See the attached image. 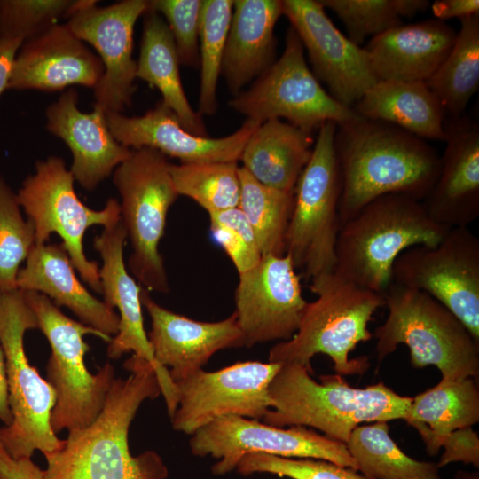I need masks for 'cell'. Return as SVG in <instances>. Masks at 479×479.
I'll use <instances>...</instances> for the list:
<instances>
[{"label":"cell","instance_id":"cell-3","mask_svg":"<svg viewBox=\"0 0 479 479\" xmlns=\"http://www.w3.org/2000/svg\"><path fill=\"white\" fill-rule=\"evenodd\" d=\"M310 374L298 364L280 365L269 386L271 406L263 423L311 427L346 444L364 422L404 420L412 399L382 382L354 388L339 374L320 376V382Z\"/></svg>","mask_w":479,"mask_h":479},{"label":"cell","instance_id":"cell-41","mask_svg":"<svg viewBox=\"0 0 479 479\" xmlns=\"http://www.w3.org/2000/svg\"><path fill=\"white\" fill-rule=\"evenodd\" d=\"M208 216L214 240L230 257L239 274L260 262L263 255L254 231L238 207Z\"/></svg>","mask_w":479,"mask_h":479},{"label":"cell","instance_id":"cell-5","mask_svg":"<svg viewBox=\"0 0 479 479\" xmlns=\"http://www.w3.org/2000/svg\"><path fill=\"white\" fill-rule=\"evenodd\" d=\"M310 288L316 300L307 303L294 335L271 349L268 362L298 364L312 373L311 358L325 354L332 359L337 374L363 373L370 365L367 357L350 359L349 355L359 342L373 338L368 324L384 305L383 295L334 271L311 279Z\"/></svg>","mask_w":479,"mask_h":479},{"label":"cell","instance_id":"cell-25","mask_svg":"<svg viewBox=\"0 0 479 479\" xmlns=\"http://www.w3.org/2000/svg\"><path fill=\"white\" fill-rule=\"evenodd\" d=\"M457 32L436 19L400 24L363 47L377 82H426L444 60Z\"/></svg>","mask_w":479,"mask_h":479},{"label":"cell","instance_id":"cell-17","mask_svg":"<svg viewBox=\"0 0 479 479\" xmlns=\"http://www.w3.org/2000/svg\"><path fill=\"white\" fill-rule=\"evenodd\" d=\"M307 303L291 258L263 255L255 266L239 274L235 291V313L244 346L290 340Z\"/></svg>","mask_w":479,"mask_h":479},{"label":"cell","instance_id":"cell-8","mask_svg":"<svg viewBox=\"0 0 479 479\" xmlns=\"http://www.w3.org/2000/svg\"><path fill=\"white\" fill-rule=\"evenodd\" d=\"M24 292L51 350L46 365L47 381L56 393L51 427L55 434L88 427L102 411L115 378L110 363L96 374L89 372L84 356L90 346L83 336L93 334L106 342L113 337L66 316L44 294Z\"/></svg>","mask_w":479,"mask_h":479},{"label":"cell","instance_id":"cell-7","mask_svg":"<svg viewBox=\"0 0 479 479\" xmlns=\"http://www.w3.org/2000/svg\"><path fill=\"white\" fill-rule=\"evenodd\" d=\"M38 329L35 311L21 289L0 290V344L6 364L12 420L0 428V444L15 459L38 450H57L62 440L51 427L56 393L30 365L24 349L27 330Z\"/></svg>","mask_w":479,"mask_h":479},{"label":"cell","instance_id":"cell-1","mask_svg":"<svg viewBox=\"0 0 479 479\" xmlns=\"http://www.w3.org/2000/svg\"><path fill=\"white\" fill-rule=\"evenodd\" d=\"M130 372L114 379L104 407L88 427L68 432L60 446L44 455L43 479H166L168 468L153 451L132 456L128 442L130 424L142 403L161 392L152 364L132 355Z\"/></svg>","mask_w":479,"mask_h":479},{"label":"cell","instance_id":"cell-4","mask_svg":"<svg viewBox=\"0 0 479 479\" xmlns=\"http://www.w3.org/2000/svg\"><path fill=\"white\" fill-rule=\"evenodd\" d=\"M450 229L435 222L420 200L399 193L381 195L342 224L334 272L382 294L392 284L393 264L404 251L434 247Z\"/></svg>","mask_w":479,"mask_h":479},{"label":"cell","instance_id":"cell-37","mask_svg":"<svg viewBox=\"0 0 479 479\" xmlns=\"http://www.w3.org/2000/svg\"><path fill=\"white\" fill-rule=\"evenodd\" d=\"M332 10L344 24L348 38L359 45L365 39L376 36L401 23L402 18H412L426 11L427 0H318Z\"/></svg>","mask_w":479,"mask_h":479},{"label":"cell","instance_id":"cell-45","mask_svg":"<svg viewBox=\"0 0 479 479\" xmlns=\"http://www.w3.org/2000/svg\"><path fill=\"white\" fill-rule=\"evenodd\" d=\"M430 5L434 16L441 21L479 14V0H436Z\"/></svg>","mask_w":479,"mask_h":479},{"label":"cell","instance_id":"cell-11","mask_svg":"<svg viewBox=\"0 0 479 479\" xmlns=\"http://www.w3.org/2000/svg\"><path fill=\"white\" fill-rule=\"evenodd\" d=\"M228 104L259 124L284 118L310 134L327 122L341 125L362 118L321 86L307 66L303 45L291 26L286 34L282 55Z\"/></svg>","mask_w":479,"mask_h":479},{"label":"cell","instance_id":"cell-35","mask_svg":"<svg viewBox=\"0 0 479 479\" xmlns=\"http://www.w3.org/2000/svg\"><path fill=\"white\" fill-rule=\"evenodd\" d=\"M169 171L178 195L191 198L208 214L239 206L237 161L170 164Z\"/></svg>","mask_w":479,"mask_h":479},{"label":"cell","instance_id":"cell-29","mask_svg":"<svg viewBox=\"0 0 479 479\" xmlns=\"http://www.w3.org/2000/svg\"><path fill=\"white\" fill-rule=\"evenodd\" d=\"M353 109L365 119L395 125L424 140L445 141V113L426 82H377Z\"/></svg>","mask_w":479,"mask_h":479},{"label":"cell","instance_id":"cell-13","mask_svg":"<svg viewBox=\"0 0 479 479\" xmlns=\"http://www.w3.org/2000/svg\"><path fill=\"white\" fill-rule=\"evenodd\" d=\"M392 283L431 295L479 342V238L468 227L451 228L434 247L404 251L393 264Z\"/></svg>","mask_w":479,"mask_h":479},{"label":"cell","instance_id":"cell-24","mask_svg":"<svg viewBox=\"0 0 479 479\" xmlns=\"http://www.w3.org/2000/svg\"><path fill=\"white\" fill-rule=\"evenodd\" d=\"M45 115L47 130L70 149V171L85 190H94L130 154L131 149L111 133L104 114L94 108L86 114L78 108L75 89L65 90L50 104Z\"/></svg>","mask_w":479,"mask_h":479},{"label":"cell","instance_id":"cell-22","mask_svg":"<svg viewBox=\"0 0 479 479\" xmlns=\"http://www.w3.org/2000/svg\"><path fill=\"white\" fill-rule=\"evenodd\" d=\"M436 181L421 204L437 224L468 227L479 216V125L463 114L444 123Z\"/></svg>","mask_w":479,"mask_h":479},{"label":"cell","instance_id":"cell-6","mask_svg":"<svg viewBox=\"0 0 479 479\" xmlns=\"http://www.w3.org/2000/svg\"><path fill=\"white\" fill-rule=\"evenodd\" d=\"M385 322L374 331L379 363L399 344L415 368L436 366L444 381L479 374V342L446 307L428 294L392 283L382 294Z\"/></svg>","mask_w":479,"mask_h":479},{"label":"cell","instance_id":"cell-39","mask_svg":"<svg viewBox=\"0 0 479 479\" xmlns=\"http://www.w3.org/2000/svg\"><path fill=\"white\" fill-rule=\"evenodd\" d=\"M83 0H0V35L25 43L68 19Z\"/></svg>","mask_w":479,"mask_h":479},{"label":"cell","instance_id":"cell-12","mask_svg":"<svg viewBox=\"0 0 479 479\" xmlns=\"http://www.w3.org/2000/svg\"><path fill=\"white\" fill-rule=\"evenodd\" d=\"M16 193L18 202L35 228V245L46 244L51 233L62 239L74 268L90 288L101 294L98 263L83 250V236L93 225L104 227L121 219L120 203L109 199L101 210L85 206L74 189L75 178L58 156L39 160Z\"/></svg>","mask_w":479,"mask_h":479},{"label":"cell","instance_id":"cell-46","mask_svg":"<svg viewBox=\"0 0 479 479\" xmlns=\"http://www.w3.org/2000/svg\"><path fill=\"white\" fill-rule=\"evenodd\" d=\"M22 43L20 40L0 35V96L8 90L15 57Z\"/></svg>","mask_w":479,"mask_h":479},{"label":"cell","instance_id":"cell-19","mask_svg":"<svg viewBox=\"0 0 479 479\" xmlns=\"http://www.w3.org/2000/svg\"><path fill=\"white\" fill-rule=\"evenodd\" d=\"M127 232L120 219L116 224L104 227L94 239V248L100 255L103 264L99 269L101 294L104 302L119 311L118 333L108 342L107 356L120 358L123 354L134 355L149 361L154 368L168 413L171 418L177 409L178 392L167 368L160 366L153 355L144 328L142 314V287L128 272L123 260Z\"/></svg>","mask_w":479,"mask_h":479},{"label":"cell","instance_id":"cell-16","mask_svg":"<svg viewBox=\"0 0 479 479\" xmlns=\"http://www.w3.org/2000/svg\"><path fill=\"white\" fill-rule=\"evenodd\" d=\"M83 0L66 23L80 40L98 53L104 73L94 88V109L106 116L121 114L131 104L137 61L132 58L137 20L148 9L146 0H122L99 7Z\"/></svg>","mask_w":479,"mask_h":479},{"label":"cell","instance_id":"cell-18","mask_svg":"<svg viewBox=\"0 0 479 479\" xmlns=\"http://www.w3.org/2000/svg\"><path fill=\"white\" fill-rule=\"evenodd\" d=\"M282 14L306 49L315 77L336 101L353 108L377 82L364 48L334 25L318 0H283Z\"/></svg>","mask_w":479,"mask_h":479},{"label":"cell","instance_id":"cell-28","mask_svg":"<svg viewBox=\"0 0 479 479\" xmlns=\"http://www.w3.org/2000/svg\"><path fill=\"white\" fill-rule=\"evenodd\" d=\"M313 145L312 134L279 119L269 120L249 137L240 161L261 184L294 192Z\"/></svg>","mask_w":479,"mask_h":479},{"label":"cell","instance_id":"cell-30","mask_svg":"<svg viewBox=\"0 0 479 479\" xmlns=\"http://www.w3.org/2000/svg\"><path fill=\"white\" fill-rule=\"evenodd\" d=\"M143 17L137 78L158 89L162 96L161 102L172 110L187 131L208 137L200 114L192 109L185 93L177 48L166 21L149 8Z\"/></svg>","mask_w":479,"mask_h":479},{"label":"cell","instance_id":"cell-34","mask_svg":"<svg viewBox=\"0 0 479 479\" xmlns=\"http://www.w3.org/2000/svg\"><path fill=\"white\" fill-rule=\"evenodd\" d=\"M240 196L238 208L255 235L262 255H286V235L294 195L264 185L240 167Z\"/></svg>","mask_w":479,"mask_h":479},{"label":"cell","instance_id":"cell-21","mask_svg":"<svg viewBox=\"0 0 479 479\" xmlns=\"http://www.w3.org/2000/svg\"><path fill=\"white\" fill-rule=\"evenodd\" d=\"M141 302L151 318L147 337L153 357L160 366L170 368L174 382L202 369L216 352L244 346L235 311L220 321H196L161 307L144 287Z\"/></svg>","mask_w":479,"mask_h":479},{"label":"cell","instance_id":"cell-31","mask_svg":"<svg viewBox=\"0 0 479 479\" xmlns=\"http://www.w3.org/2000/svg\"><path fill=\"white\" fill-rule=\"evenodd\" d=\"M404 420L418 431L428 454L436 455L449 434L479 421V390L475 379L441 380L412 397Z\"/></svg>","mask_w":479,"mask_h":479},{"label":"cell","instance_id":"cell-48","mask_svg":"<svg viewBox=\"0 0 479 479\" xmlns=\"http://www.w3.org/2000/svg\"><path fill=\"white\" fill-rule=\"evenodd\" d=\"M455 479H478L477 474H467L461 472L457 474Z\"/></svg>","mask_w":479,"mask_h":479},{"label":"cell","instance_id":"cell-15","mask_svg":"<svg viewBox=\"0 0 479 479\" xmlns=\"http://www.w3.org/2000/svg\"><path fill=\"white\" fill-rule=\"evenodd\" d=\"M279 368L277 363L237 362L215 372L200 369L175 382L173 428L192 436L222 417L263 420L271 406L269 386Z\"/></svg>","mask_w":479,"mask_h":479},{"label":"cell","instance_id":"cell-10","mask_svg":"<svg viewBox=\"0 0 479 479\" xmlns=\"http://www.w3.org/2000/svg\"><path fill=\"white\" fill-rule=\"evenodd\" d=\"M337 124L318 130L311 157L295 185L294 208L286 235V255L310 280L333 272L341 228L342 180L334 140Z\"/></svg>","mask_w":479,"mask_h":479},{"label":"cell","instance_id":"cell-23","mask_svg":"<svg viewBox=\"0 0 479 479\" xmlns=\"http://www.w3.org/2000/svg\"><path fill=\"white\" fill-rule=\"evenodd\" d=\"M103 64L65 24H56L25 42L14 60L8 90H62L72 85L95 88Z\"/></svg>","mask_w":479,"mask_h":479},{"label":"cell","instance_id":"cell-38","mask_svg":"<svg viewBox=\"0 0 479 479\" xmlns=\"http://www.w3.org/2000/svg\"><path fill=\"white\" fill-rule=\"evenodd\" d=\"M34 246V225L23 218L16 193L0 174V290L17 288L20 263Z\"/></svg>","mask_w":479,"mask_h":479},{"label":"cell","instance_id":"cell-36","mask_svg":"<svg viewBox=\"0 0 479 479\" xmlns=\"http://www.w3.org/2000/svg\"><path fill=\"white\" fill-rule=\"evenodd\" d=\"M233 11V0H202L199 45L200 90L199 114L217 110L216 90Z\"/></svg>","mask_w":479,"mask_h":479},{"label":"cell","instance_id":"cell-33","mask_svg":"<svg viewBox=\"0 0 479 479\" xmlns=\"http://www.w3.org/2000/svg\"><path fill=\"white\" fill-rule=\"evenodd\" d=\"M346 446L367 479H441L436 463L414 459L399 448L385 421L356 427Z\"/></svg>","mask_w":479,"mask_h":479},{"label":"cell","instance_id":"cell-14","mask_svg":"<svg viewBox=\"0 0 479 479\" xmlns=\"http://www.w3.org/2000/svg\"><path fill=\"white\" fill-rule=\"evenodd\" d=\"M189 444L193 455L217 459L211 467L215 475L236 469L240 459L251 452L324 459L357 471L345 444L302 426L284 428L257 420L226 416L196 431Z\"/></svg>","mask_w":479,"mask_h":479},{"label":"cell","instance_id":"cell-47","mask_svg":"<svg viewBox=\"0 0 479 479\" xmlns=\"http://www.w3.org/2000/svg\"><path fill=\"white\" fill-rule=\"evenodd\" d=\"M0 420L9 426L12 420V414L9 404V391L5 357L0 344Z\"/></svg>","mask_w":479,"mask_h":479},{"label":"cell","instance_id":"cell-40","mask_svg":"<svg viewBox=\"0 0 479 479\" xmlns=\"http://www.w3.org/2000/svg\"><path fill=\"white\" fill-rule=\"evenodd\" d=\"M242 475L267 473L290 479H367L357 470L317 459L285 458L262 452H251L239 462Z\"/></svg>","mask_w":479,"mask_h":479},{"label":"cell","instance_id":"cell-26","mask_svg":"<svg viewBox=\"0 0 479 479\" xmlns=\"http://www.w3.org/2000/svg\"><path fill=\"white\" fill-rule=\"evenodd\" d=\"M16 285L23 291L44 294L58 307L68 308L80 322L102 334L118 333L119 315L80 282L62 243L35 245L25 267L18 271Z\"/></svg>","mask_w":479,"mask_h":479},{"label":"cell","instance_id":"cell-44","mask_svg":"<svg viewBox=\"0 0 479 479\" xmlns=\"http://www.w3.org/2000/svg\"><path fill=\"white\" fill-rule=\"evenodd\" d=\"M0 479H43V470L31 458L13 459L0 444Z\"/></svg>","mask_w":479,"mask_h":479},{"label":"cell","instance_id":"cell-27","mask_svg":"<svg viewBox=\"0 0 479 479\" xmlns=\"http://www.w3.org/2000/svg\"><path fill=\"white\" fill-rule=\"evenodd\" d=\"M280 0H233L221 75L233 97L276 59L274 27Z\"/></svg>","mask_w":479,"mask_h":479},{"label":"cell","instance_id":"cell-20","mask_svg":"<svg viewBox=\"0 0 479 479\" xmlns=\"http://www.w3.org/2000/svg\"><path fill=\"white\" fill-rule=\"evenodd\" d=\"M114 138L130 149L148 147L181 163L239 161L252 133L260 125L247 119L224 137H199L187 131L177 115L161 101L139 116L111 114L106 116Z\"/></svg>","mask_w":479,"mask_h":479},{"label":"cell","instance_id":"cell-42","mask_svg":"<svg viewBox=\"0 0 479 479\" xmlns=\"http://www.w3.org/2000/svg\"><path fill=\"white\" fill-rule=\"evenodd\" d=\"M202 0H151L148 8L166 21L180 65L200 67L199 31Z\"/></svg>","mask_w":479,"mask_h":479},{"label":"cell","instance_id":"cell-2","mask_svg":"<svg viewBox=\"0 0 479 479\" xmlns=\"http://www.w3.org/2000/svg\"><path fill=\"white\" fill-rule=\"evenodd\" d=\"M334 145L342 180L341 224L384 194L422 200L438 176L436 150L426 140L384 122L362 117L337 125Z\"/></svg>","mask_w":479,"mask_h":479},{"label":"cell","instance_id":"cell-43","mask_svg":"<svg viewBox=\"0 0 479 479\" xmlns=\"http://www.w3.org/2000/svg\"><path fill=\"white\" fill-rule=\"evenodd\" d=\"M442 447L444 451L436 463L439 468L454 462L479 467V438L472 427L462 428L449 434Z\"/></svg>","mask_w":479,"mask_h":479},{"label":"cell","instance_id":"cell-32","mask_svg":"<svg viewBox=\"0 0 479 479\" xmlns=\"http://www.w3.org/2000/svg\"><path fill=\"white\" fill-rule=\"evenodd\" d=\"M450 52L427 85L451 117L463 114L479 88V14L460 20Z\"/></svg>","mask_w":479,"mask_h":479},{"label":"cell","instance_id":"cell-9","mask_svg":"<svg viewBox=\"0 0 479 479\" xmlns=\"http://www.w3.org/2000/svg\"><path fill=\"white\" fill-rule=\"evenodd\" d=\"M167 156L157 150L131 149L113 175L121 196V220L132 252L128 264L133 276L148 291L167 293L169 280L158 246L167 215L179 196L172 181Z\"/></svg>","mask_w":479,"mask_h":479}]
</instances>
